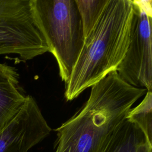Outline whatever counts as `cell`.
<instances>
[{
  "label": "cell",
  "instance_id": "cell-8",
  "mask_svg": "<svg viewBox=\"0 0 152 152\" xmlns=\"http://www.w3.org/2000/svg\"><path fill=\"white\" fill-rule=\"evenodd\" d=\"M150 143L135 124L125 119L113 132L102 152H151Z\"/></svg>",
  "mask_w": 152,
  "mask_h": 152
},
{
  "label": "cell",
  "instance_id": "cell-5",
  "mask_svg": "<svg viewBox=\"0 0 152 152\" xmlns=\"http://www.w3.org/2000/svg\"><path fill=\"white\" fill-rule=\"evenodd\" d=\"M49 52L31 13L30 0H0V55L28 61Z\"/></svg>",
  "mask_w": 152,
  "mask_h": 152
},
{
  "label": "cell",
  "instance_id": "cell-9",
  "mask_svg": "<svg viewBox=\"0 0 152 152\" xmlns=\"http://www.w3.org/2000/svg\"><path fill=\"white\" fill-rule=\"evenodd\" d=\"M81 17L84 40L97 24L109 0H75Z\"/></svg>",
  "mask_w": 152,
  "mask_h": 152
},
{
  "label": "cell",
  "instance_id": "cell-6",
  "mask_svg": "<svg viewBox=\"0 0 152 152\" xmlns=\"http://www.w3.org/2000/svg\"><path fill=\"white\" fill-rule=\"evenodd\" d=\"M50 131L36 100L28 95L17 113L0 129V152H28Z\"/></svg>",
  "mask_w": 152,
  "mask_h": 152
},
{
  "label": "cell",
  "instance_id": "cell-7",
  "mask_svg": "<svg viewBox=\"0 0 152 152\" xmlns=\"http://www.w3.org/2000/svg\"><path fill=\"white\" fill-rule=\"evenodd\" d=\"M26 97L19 87V74L17 69L0 63V129L17 113Z\"/></svg>",
  "mask_w": 152,
  "mask_h": 152
},
{
  "label": "cell",
  "instance_id": "cell-10",
  "mask_svg": "<svg viewBox=\"0 0 152 152\" xmlns=\"http://www.w3.org/2000/svg\"><path fill=\"white\" fill-rule=\"evenodd\" d=\"M129 121L135 124L143 132L152 144V93L147 91L142 100L131 109L126 116Z\"/></svg>",
  "mask_w": 152,
  "mask_h": 152
},
{
  "label": "cell",
  "instance_id": "cell-2",
  "mask_svg": "<svg viewBox=\"0 0 152 152\" xmlns=\"http://www.w3.org/2000/svg\"><path fill=\"white\" fill-rule=\"evenodd\" d=\"M132 18V0H109L96 27L84 40L65 84L67 101L116 71L129 44Z\"/></svg>",
  "mask_w": 152,
  "mask_h": 152
},
{
  "label": "cell",
  "instance_id": "cell-3",
  "mask_svg": "<svg viewBox=\"0 0 152 152\" xmlns=\"http://www.w3.org/2000/svg\"><path fill=\"white\" fill-rule=\"evenodd\" d=\"M34 21L56 59L66 84L83 48L84 38L75 0H30Z\"/></svg>",
  "mask_w": 152,
  "mask_h": 152
},
{
  "label": "cell",
  "instance_id": "cell-4",
  "mask_svg": "<svg viewBox=\"0 0 152 152\" xmlns=\"http://www.w3.org/2000/svg\"><path fill=\"white\" fill-rule=\"evenodd\" d=\"M132 3L129 42L116 72L126 83L151 91L152 1L134 0Z\"/></svg>",
  "mask_w": 152,
  "mask_h": 152
},
{
  "label": "cell",
  "instance_id": "cell-1",
  "mask_svg": "<svg viewBox=\"0 0 152 152\" xmlns=\"http://www.w3.org/2000/svg\"><path fill=\"white\" fill-rule=\"evenodd\" d=\"M91 88L83 106L55 129V152H102L132 105L147 92L124 82L116 71Z\"/></svg>",
  "mask_w": 152,
  "mask_h": 152
}]
</instances>
